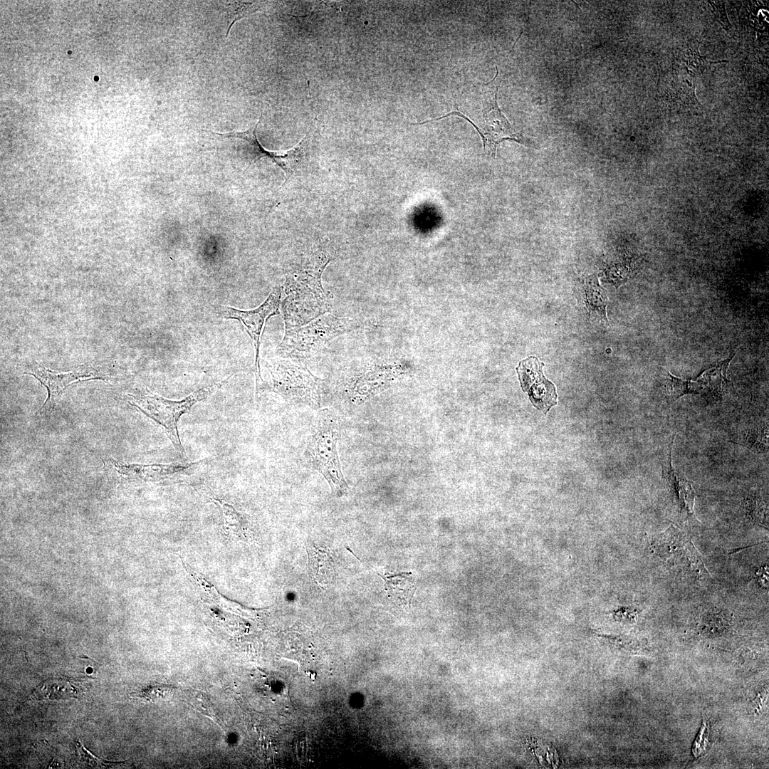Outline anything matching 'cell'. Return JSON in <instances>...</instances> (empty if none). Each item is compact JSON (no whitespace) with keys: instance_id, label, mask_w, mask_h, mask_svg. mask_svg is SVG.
Here are the masks:
<instances>
[{"instance_id":"7c38bea8","label":"cell","mask_w":769,"mask_h":769,"mask_svg":"<svg viewBox=\"0 0 769 769\" xmlns=\"http://www.w3.org/2000/svg\"><path fill=\"white\" fill-rule=\"evenodd\" d=\"M654 552L664 560H685L695 570L704 572L706 569L701 556L686 533L671 525L652 543Z\"/></svg>"},{"instance_id":"277c9868","label":"cell","mask_w":769,"mask_h":769,"mask_svg":"<svg viewBox=\"0 0 769 769\" xmlns=\"http://www.w3.org/2000/svg\"><path fill=\"white\" fill-rule=\"evenodd\" d=\"M359 320L327 313L308 323L285 329L277 349L280 357L303 359L318 353L330 340L357 330Z\"/></svg>"},{"instance_id":"603a6c76","label":"cell","mask_w":769,"mask_h":769,"mask_svg":"<svg viewBox=\"0 0 769 769\" xmlns=\"http://www.w3.org/2000/svg\"><path fill=\"white\" fill-rule=\"evenodd\" d=\"M595 634L602 639L623 649L637 650L642 647V643L638 639L627 636Z\"/></svg>"},{"instance_id":"6da1fadb","label":"cell","mask_w":769,"mask_h":769,"mask_svg":"<svg viewBox=\"0 0 769 769\" xmlns=\"http://www.w3.org/2000/svg\"><path fill=\"white\" fill-rule=\"evenodd\" d=\"M333 259L324 249L299 258L286 276L281 301L285 329L302 326L329 313L330 295L322 286V274Z\"/></svg>"},{"instance_id":"2e32d148","label":"cell","mask_w":769,"mask_h":769,"mask_svg":"<svg viewBox=\"0 0 769 769\" xmlns=\"http://www.w3.org/2000/svg\"><path fill=\"white\" fill-rule=\"evenodd\" d=\"M733 356L734 355L716 363V365L704 371L701 375L699 380L697 381L701 384L703 391L704 388H706L708 391H712L718 394H721L723 385L727 382V368Z\"/></svg>"},{"instance_id":"52a82bcc","label":"cell","mask_w":769,"mask_h":769,"mask_svg":"<svg viewBox=\"0 0 769 769\" xmlns=\"http://www.w3.org/2000/svg\"><path fill=\"white\" fill-rule=\"evenodd\" d=\"M261 117L251 128L245 131H231L229 132H212L222 138L238 140L241 145V150L248 159L246 171L250 166L261 158H266L278 166L285 174V181L281 187L291 179L303 163L307 155L309 137L306 135L294 147L285 153H278L265 149L259 142L256 136V130ZM244 171V172H245Z\"/></svg>"},{"instance_id":"e0dca14e","label":"cell","mask_w":769,"mask_h":769,"mask_svg":"<svg viewBox=\"0 0 769 769\" xmlns=\"http://www.w3.org/2000/svg\"><path fill=\"white\" fill-rule=\"evenodd\" d=\"M768 431L765 425L748 428L741 431L738 436L736 444L744 446L756 453H763L768 450Z\"/></svg>"},{"instance_id":"3957f363","label":"cell","mask_w":769,"mask_h":769,"mask_svg":"<svg viewBox=\"0 0 769 769\" xmlns=\"http://www.w3.org/2000/svg\"><path fill=\"white\" fill-rule=\"evenodd\" d=\"M271 378V390L288 402L318 410L326 394L323 380L314 375L301 359L283 357L265 362Z\"/></svg>"},{"instance_id":"8fae6325","label":"cell","mask_w":769,"mask_h":769,"mask_svg":"<svg viewBox=\"0 0 769 769\" xmlns=\"http://www.w3.org/2000/svg\"><path fill=\"white\" fill-rule=\"evenodd\" d=\"M543 366L537 357H530L519 363L517 372L521 387L528 392L533 405L546 414L557 404L558 395L554 384L543 375Z\"/></svg>"},{"instance_id":"9c48e42d","label":"cell","mask_w":769,"mask_h":769,"mask_svg":"<svg viewBox=\"0 0 769 769\" xmlns=\"http://www.w3.org/2000/svg\"><path fill=\"white\" fill-rule=\"evenodd\" d=\"M21 366L24 374L35 377L47 389L48 397L38 412L41 415L52 412L57 400L70 384L90 380L108 379L106 374L88 365H81L66 372L51 370L36 361H31Z\"/></svg>"},{"instance_id":"7402d4cb","label":"cell","mask_w":769,"mask_h":769,"mask_svg":"<svg viewBox=\"0 0 769 769\" xmlns=\"http://www.w3.org/2000/svg\"><path fill=\"white\" fill-rule=\"evenodd\" d=\"M262 7L261 2H234L233 4V9L230 11L232 15V21L229 24L227 34L230 32V28L232 25L238 20L248 16L249 15L258 11Z\"/></svg>"},{"instance_id":"4fadbf2b","label":"cell","mask_w":769,"mask_h":769,"mask_svg":"<svg viewBox=\"0 0 769 769\" xmlns=\"http://www.w3.org/2000/svg\"><path fill=\"white\" fill-rule=\"evenodd\" d=\"M662 478L666 481L669 488L674 494L676 506L679 513L685 517L695 518L694 513V504L695 492L691 483L685 478L681 476L672 466L671 461V444H670L666 457L661 462Z\"/></svg>"},{"instance_id":"ac0fdd59","label":"cell","mask_w":769,"mask_h":769,"mask_svg":"<svg viewBox=\"0 0 769 769\" xmlns=\"http://www.w3.org/2000/svg\"><path fill=\"white\" fill-rule=\"evenodd\" d=\"M666 389L669 397L673 400L685 394H700L703 392L702 387L697 380H685L674 377L669 372H666Z\"/></svg>"},{"instance_id":"5bb4252c","label":"cell","mask_w":769,"mask_h":769,"mask_svg":"<svg viewBox=\"0 0 769 769\" xmlns=\"http://www.w3.org/2000/svg\"><path fill=\"white\" fill-rule=\"evenodd\" d=\"M380 575L384 580L387 595L393 603L399 606L410 605L415 590V582L411 572Z\"/></svg>"},{"instance_id":"7a4b0ae2","label":"cell","mask_w":769,"mask_h":769,"mask_svg":"<svg viewBox=\"0 0 769 769\" xmlns=\"http://www.w3.org/2000/svg\"><path fill=\"white\" fill-rule=\"evenodd\" d=\"M340 435L338 417L328 409H320L312 420L305 447L308 460L337 497L346 495L349 491L337 448Z\"/></svg>"},{"instance_id":"d4e9b609","label":"cell","mask_w":769,"mask_h":769,"mask_svg":"<svg viewBox=\"0 0 769 769\" xmlns=\"http://www.w3.org/2000/svg\"><path fill=\"white\" fill-rule=\"evenodd\" d=\"M628 274V269L626 266L617 263L609 267L607 278L617 288L627 281Z\"/></svg>"},{"instance_id":"cb8c5ba5","label":"cell","mask_w":769,"mask_h":769,"mask_svg":"<svg viewBox=\"0 0 769 769\" xmlns=\"http://www.w3.org/2000/svg\"><path fill=\"white\" fill-rule=\"evenodd\" d=\"M708 725L705 721H703L701 728L692 747V753L696 757H699L706 750V748L708 745Z\"/></svg>"},{"instance_id":"484cf974","label":"cell","mask_w":769,"mask_h":769,"mask_svg":"<svg viewBox=\"0 0 769 769\" xmlns=\"http://www.w3.org/2000/svg\"><path fill=\"white\" fill-rule=\"evenodd\" d=\"M711 6V10L714 14L718 22L726 29L729 30L731 25L727 17V14L725 8V1H708Z\"/></svg>"},{"instance_id":"ffe728a7","label":"cell","mask_w":769,"mask_h":769,"mask_svg":"<svg viewBox=\"0 0 769 769\" xmlns=\"http://www.w3.org/2000/svg\"><path fill=\"white\" fill-rule=\"evenodd\" d=\"M746 509L750 518L756 523L768 525V509L761 498L753 495L747 498Z\"/></svg>"},{"instance_id":"5b68a950","label":"cell","mask_w":769,"mask_h":769,"mask_svg":"<svg viewBox=\"0 0 769 769\" xmlns=\"http://www.w3.org/2000/svg\"><path fill=\"white\" fill-rule=\"evenodd\" d=\"M216 387V385L205 386L178 401L167 399L146 389V392L130 395V402L164 429L177 451L184 458L185 452L177 428L179 419L182 414L188 412L194 404L206 399Z\"/></svg>"},{"instance_id":"ba28073f","label":"cell","mask_w":769,"mask_h":769,"mask_svg":"<svg viewBox=\"0 0 769 769\" xmlns=\"http://www.w3.org/2000/svg\"><path fill=\"white\" fill-rule=\"evenodd\" d=\"M281 297L282 287L276 286L266 300L255 309L241 310L224 305L216 307V312L221 317L238 320L244 326L253 341L255 349L253 371L256 376V394L263 390L265 387L260 367V346L263 327L270 317L279 313Z\"/></svg>"},{"instance_id":"8992f818","label":"cell","mask_w":769,"mask_h":769,"mask_svg":"<svg viewBox=\"0 0 769 769\" xmlns=\"http://www.w3.org/2000/svg\"><path fill=\"white\" fill-rule=\"evenodd\" d=\"M500 84L498 70L493 79L483 85L481 116L469 122L481 137L483 152L494 158L498 145L505 140H513L525 145L523 137L517 132L501 111L497 103Z\"/></svg>"},{"instance_id":"d6986e66","label":"cell","mask_w":769,"mask_h":769,"mask_svg":"<svg viewBox=\"0 0 769 769\" xmlns=\"http://www.w3.org/2000/svg\"><path fill=\"white\" fill-rule=\"evenodd\" d=\"M308 552L312 575L318 582H324L330 575L332 570L330 557L318 549H308Z\"/></svg>"},{"instance_id":"9a60e30c","label":"cell","mask_w":769,"mask_h":769,"mask_svg":"<svg viewBox=\"0 0 769 769\" xmlns=\"http://www.w3.org/2000/svg\"><path fill=\"white\" fill-rule=\"evenodd\" d=\"M582 289L590 315L597 316L607 323V295L606 291L599 284L596 275L588 276L584 279Z\"/></svg>"},{"instance_id":"44dd1931","label":"cell","mask_w":769,"mask_h":769,"mask_svg":"<svg viewBox=\"0 0 769 769\" xmlns=\"http://www.w3.org/2000/svg\"><path fill=\"white\" fill-rule=\"evenodd\" d=\"M174 687L168 685H153L141 690L138 696L152 701L168 699L173 694Z\"/></svg>"},{"instance_id":"30bf717a","label":"cell","mask_w":769,"mask_h":769,"mask_svg":"<svg viewBox=\"0 0 769 769\" xmlns=\"http://www.w3.org/2000/svg\"><path fill=\"white\" fill-rule=\"evenodd\" d=\"M120 478L132 482H160L192 473L200 462L189 464H125L111 458L103 461Z\"/></svg>"},{"instance_id":"4316f807","label":"cell","mask_w":769,"mask_h":769,"mask_svg":"<svg viewBox=\"0 0 769 769\" xmlns=\"http://www.w3.org/2000/svg\"><path fill=\"white\" fill-rule=\"evenodd\" d=\"M77 746H78L80 757L82 758V759L87 761L89 765H99V763H103V760H100L98 758H95V756L91 755L92 754H90V752L86 750L85 748H84V747L81 744H80V743H78Z\"/></svg>"}]
</instances>
